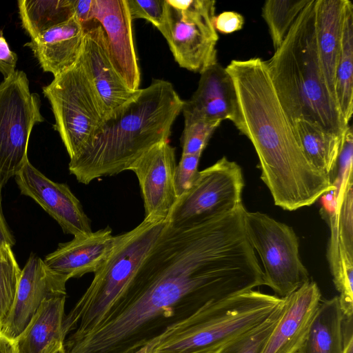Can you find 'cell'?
<instances>
[{"label":"cell","mask_w":353,"mask_h":353,"mask_svg":"<svg viewBox=\"0 0 353 353\" xmlns=\"http://www.w3.org/2000/svg\"><path fill=\"white\" fill-rule=\"evenodd\" d=\"M94 0H73L74 16L84 28L92 21Z\"/></svg>","instance_id":"d590c367"},{"label":"cell","mask_w":353,"mask_h":353,"mask_svg":"<svg viewBox=\"0 0 353 353\" xmlns=\"http://www.w3.org/2000/svg\"><path fill=\"white\" fill-rule=\"evenodd\" d=\"M335 96L343 119L349 125L353 112V4L346 0L341 51L335 74Z\"/></svg>","instance_id":"484cf974"},{"label":"cell","mask_w":353,"mask_h":353,"mask_svg":"<svg viewBox=\"0 0 353 353\" xmlns=\"http://www.w3.org/2000/svg\"><path fill=\"white\" fill-rule=\"evenodd\" d=\"M345 1L346 0L315 1V25L319 57L325 83L336 102L335 74L341 51Z\"/></svg>","instance_id":"7402d4cb"},{"label":"cell","mask_w":353,"mask_h":353,"mask_svg":"<svg viewBox=\"0 0 353 353\" xmlns=\"http://www.w3.org/2000/svg\"><path fill=\"white\" fill-rule=\"evenodd\" d=\"M183 103L170 82L154 79L104 119L91 143L70 160V172L87 185L128 170L145 152L169 139Z\"/></svg>","instance_id":"3957f363"},{"label":"cell","mask_w":353,"mask_h":353,"mask_svg":"<svg viewBox=\"0 0 353 353\" xmlns=\"http://www.w3.org/2000/svg\"><path fill=\"white\" fill-rule=\"evenodd\" d=\"M17 62V54L10 50L3 37V30H0V72L4 79L10 77L15 72Z\"/></svg>","instance_id":"e575fe53"},{"label":"cell","mask_w":353,"mask_h":353,"mask_svg":"<svg viewBox=\"0 0 353 353\" xmlns=\"http://www.w3.org/2000/svg\"><path fill=\"white\" fill-rule=\"evenodd\" d=\"M79 59L104 119L130 100L139 90L129 89L118 74L103 30L95 20L84 27Z\"/></svg>","instance_id":"7c38bea8"},{"label":"cell","mask_w":353,"mask_h":353,"mask_svg":"<svg viewBox=\"0 0 353 353\" xmlns=\"http://www.w3.org/2000/svg\"><path fill=\"white\" fill-rule=\"evenodd\" d=\"M132 20L143 19L158 30L163 26L165 14V0H127Z\"/></svg>","instance_id":"1f68e13d"},{"label":"cell","mask_w":353,"mask_h":353,"mask_svg":"<svg viewBox=\"0 0 353 353\" xmlns=\"http://www.w3.org/2000/svg\"><path fill=\"white\" fill-rule=\"evenodd\" d=\"M344 350L343 353H353V318L343 321Z\"/></svg>","instance_id":"74e56055"},{"label":"cell","mask_w":353,"mask_h":353,"mask_svg":"<svg viewBox=\"0 0 353 353\" xmlns=\"http://www.w3.org/2000/svg\"><path fill=\"white\" fill-rule=\"evenodd\" d=\"M244 24L243 17L234 11H225L217 16L214 20L216 31L223 34H231L242 29Z\"/></svg>","instance_id":"836d02e7"},{"label":"cell","mask_w":353,"mask_h":353,"mask_svg":"<svg viewBox=\"0 0 353 353\" xmlns=\"http://www.w3.org/2000/svg\"><path fill=\"white\" fill-rule=\"evenodd\" d=\"M21 270L11 247L0 250V330L13 306Z\"/></svg>","instance_id":"f546056e"},{"label":"cell","mask_w":353,"mask_h":353,"mask_svg":"<svg viewBox=\"0 0 353 353\" xmlns=\"http://www.w3.org/2000/svg\"><path fill=\"white\" fill-rule=\"evenodd\" d=\"M115 240L116 236L108 226L60 243L43 262L49 270L68 280L94 273L109 256Z\"/></svg>","instance_id":"d6986e66"},{"label":"cell","mask_w":353,"mask_h":353,"mask_svg":"<svg viewBox=\"0 0 353 353\" xmlns=\"http://www.w3.org/2000/svg\"><path fill=\"white\" fill-rule=\"evenodd\" d=\"M0 353H19L17 341L0 332Z\"/></svg>","instance_id":"f35d334b"},{"label":"cell","mask_w":353,"mask_h":353,"mask_svg":"<svg viewBox=\"0 0 353 353\" xmlns=\"http://www.w3.org/2000/svg\"><path fill=\"white\" fill-rule=\"evenodd\" d=\"M310 0H268L262 8V17L266 22L276 50L282 43L294 21Z\"/></svg>","instance_id":"83f0119b"},{"label":"cell","mask_w":353,"mask_h":353,"mask_svg":"<svg viewBox=\"0 0 353 353\" xmlns=\"http://www.w3.org/2000/svg\"><path fill=\"white\" fill-rule=\"evenodd\" d=\"M292 124L309 161L316 169L331 176L339 161L343 137L304 119H296Z\"/></svg>","instance_id":"d4e9b609"},{"label":"cell","mask_w":353,"mask_h":353,"mask_svg":"<svg viewBox=\"0 0 353 353\" xmlns=\"http://www.w3.org/2000/svg\"><path fill=\"white\" fill-rule=\"evenodd\" d=\"M343 318L339 296L321 301L297 353H343Z\"/></svg>","instance_id":"cb8c5ba5"},{"label":"cell","mask_w":353,"mask_h":353,"mask_svg":"<svg viewBox=\"0 0 353 353\" xmlns=\"http://www.w3.org/2000/svg\"><path fill=\"white\" fill-rule=\"evenodd\" d=\"M175 148L164 141L140 156L129 168L138 179L145 217L166 219L177 200L174 187Z\"/></svg>","instance_id":"5bb4252c"},{"label":"cell","mask_w":353,"mask_h":353,"mask_svg":"<svg viewBox=\"0 0 353 353\" xmlns=\"http://www.w3.org/2000/svg\"><path fill=\"white\" fill-rule=\"evenodd\" d=\"M243 208L174 228L168 221L108 316L67 353H143L206 305L265 285ZM167 220V219H166Z\"/></svg>","instance_id":"6da1fadb"},{"label":"cell","mask_w":353,"mask_h":353,"mask_svg":"<svg viewBox=\"0 0 353 353\" xmlns=\"http://www.w3.org/2000/svg\"><path fill=\"white\" fill-rule=\"evenodd\" d=\"M52 353H67L65 348H64V346L59 348V350L54 351V352Z\"/></svg>","instance_id":"ab89813d"},{"label":"cell","mask_w":353,"mask_h":353,"mask_svg":"<svg viewBox=\"0 0 353 353\" xmlns=\"http://www.w3.org/2000/svg\"><path fill=\"white\" fill-rule=\"evenodd\" d=\"M241 168L225 157L199 172L191 188L177 198L167 221L174 228L190 226L235 211L242 202Z\"/></svg>","instance_id":"8fae6325"},{"label":"cell","mask_w":353,"mask_h":353,"mask_svg":"<svg viewBox=\"0 0 353 353\" xmlns=\"http://www.w3.org/2000/svg\"><path fill=\"white\" fill-rule=\"evenodd\" d=\"M83 36V27L73 16L24 46L31 49L43 71L56 77L77 62Z\"/></svg>","instance_id":"44dd1931"},{"label":"cell","mask_w":353,"mask_h":353,"mask_svg":"<svg viewBox=\"0 0 353 353\" xmlns=\"http://www.w3.org/2000/svg\"><path fill=\"white\" fill-rule=\"evenodd\" d=\"M201 154H182L174 172V187L177 198L186 193L193 185L198 174Z\"/></svg>","instance_id":"d6a6232c"},{"label":"cell","mask_w":353,"mask_h":353,"mask_svg":"<svg viewBox=\"0 0 353 353\" xmlns=\"http://www.w3.org/2000/svg\"><path fill=\"white\" fill-rule=\"evenodd\" d=\"M41 100L31 93L23 71L0 83V183L3 186L29 161L28 146L36 123L43 122Z\"/></svg>","instance_id":"30bf717a"},{"label":"cell","mask_w":353,"mask_h":353,"mask_svg":"<svg viewBox=\"0 0 353 353\" xmlns=\"http://www.w3.org/2000/svg\"><path fill=\"white\" fill-rule=\"evenodd\" d=\"M15 179L21 193L37 203L57 221L65 233L75 237L92 232L90 221L80 201L66 184L52 181L29 161Z\"/></svg>","instance_id":"4fadbf2b"},{"label":"cell","mask_w":353,"mask_h":353,"mask_svg":"<svg viewBox=\"0 0 353 353\" xmlns=\"http://www.w3.org/2000/svg\"><path fill=\"white\" fill-rule=\"evenodd\" d=\"M283 309L284 299L281 305L265 321L232 339L214 353H261L280 320Z\"/></svg>","instance_id":"f1b7e54d"},{"label":"cell","mask_w":353,"mask_h":353,"mask_svg":"<svg viewBox=\"0 0 353 353\" xmlns=\"http://www.w3.org/2000/svg\"><path fill=\"white\" fill-rule=\"evenodd\" d=\"M2 185L0 183V250L6 247H12L15 241L9 230L6 221L3 215L1 204V188Z\"/></svg>","instance_id":"8d00e7d4"},{"label":"cell","mask_w":353,"mask_h":353,"mask_svg":"<svg viewBox=\"0 0 353 353\" xmlns=\"http://www.w3.org/2000/svg\"><path fill=\"white\" fill-rule=\"evenodd\" d=\"M23 28L34 39L74 16L73 0H19Z\"/></svg>","instance_id":"4316f807"},{"label":"cell","mask_w":353,"mask_h":353,"mask_svg":"<svg viewBox=\"0 0 353 353\" xmlns=\"http://www.w3.org/2000/svg\"><path fill=\"white\" fill-rule=\"evenodd\" d=\"M283 301L252 290L210 304L166 330L145 352L214 353L265 321Z\"/></svg>","instance_id":"8992f818"},{"label":"cell","mask_w":353,"mask_h":353,"mask_svg":"<svg viewBox=\"0 0 353 353\" xmlns=\"http://www.w3.org/2000/svg\"><path fill=\"white\" fill-rule=\"evenodd\" d=\"M315 1L310 0L265 63L291 122L304 119L343 137L349 125L345 123L323 74L316 43Z\"/></svg>","instance_id":"277c9868"},{"label":"cell","mask_w":353,"mask_h":353,"mask_svg":"<svg viewBox=\"0 0 353 353\" xmlns=\"http://www.w3.org/2000/svg\"><path fill=\"white\" fill-rule=\"evenodd\" d=\"M43 93L51 105L54 129L72 159L91 143L104 120L79 57L71 68L54 77Z\"/></svg>","instance_id":"52a82bcc"},{"label":"cell","mask_w":353,"mask_h":353,"mask_svg":"<svg viewBox=\"0 0 353 353\" xmlns=\"http://www.w3.org/2000/svg\"><path fill=\"white\" fill-rule=\"evenodd\" d=\"M197 89L184 101V124L196 121L239 120V108L233 81L218 62L200 74Z\"/></svg>","instance_id":"e0dca14e"},{"label":"cell","mask_w":353,"mask_h":353,"mask_svg":"<svg viewBox=\"0 0 353 353\" xmlns=\"http://www.w3.org/2000/svg\"><path fill=\"white\" fill-rule=\"evenodd\" d=\"M215 4L212 0H165L159 30L181 68L201 74L218 62Z\"/></svg>","instance_id":"ba28073f"},{"label":"cell","mask_w":353,"mask_h":353,"mask_svg":"<svg viewBox=\"0 0 353 353\" xmlns=\"http://www.w3.org/2000/svg\"><path fill=\"white\" fill-rule=\"evenodd\" d=\"M316 282L310 281L284 299L281 317L261 353H297L321 302Z\"/></svg>","instance_id":"ac0fdd59"},{"label":"cell","mask_w":353,"mask_h":353,"mask_svg":"<svg viewBox=\"0 0 353 353\" xmlns=\"http://www.w3.org/2000/svg\"><path fill=\"white\" fill-rule=\"evenodd\" d=\"M220 121H196L184 124L181 138L182 154H202Z\"/></svg>","instance_id":"4dcf8cb0"},{"label":"cell","mask_w":353,"mask_h":353,"mask_svg":"<svg viewBox=\"0 0 353 353\" xmlns=\"http://www.w3.org/2000/svg\"><path fill=\"white\" fill-rule=\"evenodd\" d=\"M92 19L103 30L118 74L129 89L138 90L141 72L127 0H94Z\"/></svg>","instance_id":"2e32d148"},{"label":"cell","mask_w":353,"mask_h":353,"mask_svg":"<svg viewBox=\"0 0 353 353\" xmlns=\"http://www.w3.org/2000/svg\"><path fill=\"white\" fill-rule=\"evenodd\" d=\"M225 70L233 81L239 104L240 116L235 126L253 145L261 179L274 204L293 211L334 191L331 176L316 169L305 157L265 61L259 57L234 59Z\"/></svg>","instance_id":"7a4b0ae2"},{"label":"cell","mask_w":353,"mask_h":353,"mask_svg":"<svg viewBox=\"0 0 353 353\" xmlns=\"http://www.w3.org/2000/svg\"><path fill=\"white\" fill-rule=\"evenodd\" d=\"M66 294L46 300L16 340L19 353H52L64 346Z\"/></svg>","instance_id":"603a6c76"},{"label":"cell","mask_w":353,"mask_h":353,"mask_svg":"<svg viewBox=\"0 0 353 353\" xmlns=\"http://www.w3.org/2000/svg\"><path fill=\"white\" fill-rule=\"evenodd\" d=\"M166 221L145 217L132 230L116 236L109 256L64 317V345L88 335L106 319L160 236Z\"/></svg>","instance_id":"5b68a950"},{"label":"cell","mask_w":353,"mask_h":353,"mask_svg":"<svg viewBox=\"0 0 353 353\" xmlns=\"http://www.w3.org/2000/svg\"><path fill=\"white\" fill-rule=\"evenodd\" d=\"M67 281L49 270L41 258L31 254L21 270L13 306L0 332L16 341L46 300L66 294Z\"/></svg>","instance_id":"9a60e30c"},{"label":"cell","mask_w":353,"mask_h":353,"mask_svg":"<svg viewBox=\"0 0 353 353\" xmlns=\"http://www.w3.org/2000/svg\"><path fill=\"white\" fill-rule=\"evenodd\" d=\"M340 181L334 191V210L330 217L331 236L327 257L330 268L353 264L352 158L340 159Z\"/></svg>","instance_id":"ffe728a7"},{"label":"cell","mask_w":353,"mask_h":353,"mask_svg":"<svg viewBox=\"0 0 353 353\" xmlns=\"http://www.w3.org/2000/svg\"><path fill=\"white\" fill-rule=\"evenodd\" d=\"M248 239L262 261L265 285L285 298L310 281L299 255V240L293 229L268 214L245 210Z\"/></svg>","instance_id":"9c48e42d"}]
</instances>
